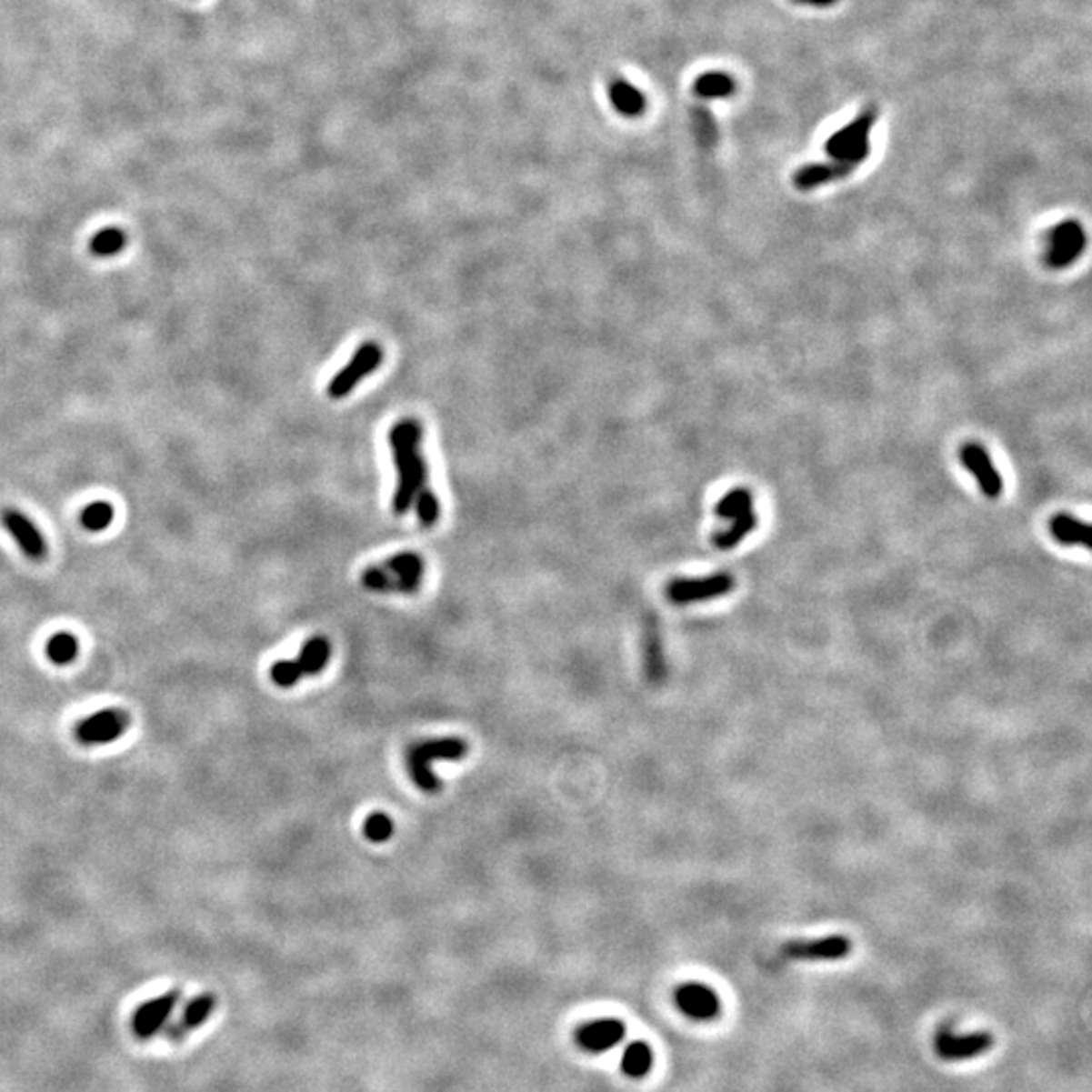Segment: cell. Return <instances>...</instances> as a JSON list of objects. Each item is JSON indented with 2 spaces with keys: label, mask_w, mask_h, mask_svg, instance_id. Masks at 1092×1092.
Returning <instances> with one entry per match:
<instances>
[{
  "label": "cell",
  "mask_w": 1092,
  "mask_h": 1092,
  "mask_svg": "<svg viewBox=\"0 0 1092 1092\" xmlns=\"http://www.w3.org/2000/svg\"><path fill=\"white\" fill-rule=\"evenodd\" d=\"M385 363V350L375 340H366L360 345L348 363L330 378L326 395L332 401H340L356 389V385L371 376L378 366Z\"/></svg>",
  "instance_id": "cell-6"
},
{
  "label": "cell",
  "mask_w": 1092,
  "mask_h": 1092,
  "mask_svg": "<svg viewBox=\"0 0 1092 1092\" xmlns=\"http://www.w3.org/2000/svg\"><path fill=\"white\" fill-rule=\"evenodd\" d=\"M694 130H696L700 144H704V146H710V144L716 140L715 122H712L708 112H702V110L694 112Z\"/></svg>",
  "instance_id": "cell-30"
},
{
  "label": "cell",
  "mask_w": 1092,
  "mask_h": 1092,
  "mask_svg": "<svg viewBox=\"0 0 1092 1092\" xmlns=\"http://www.w3.org/2000/svg\"><path fill=\"white\" fill-rule=\"evenodd\" d=\"M733 589V576L728 573H716L710 576H694V579H674L666 586V597L674 605H688L725 597Z\"/></svg>",
  "instance_id": "cell-7"
},
{
  "label": "cell",
  "mask_w": 1092,
  "mask_h": 1092,
  "mask_svg": "<svg viewBox=\"0 0 1092 1092\" xmlns=\"http://www.w3.org/2000/svg\"><path fill=\"white\" fill-rule=\"evenodd\" d=\"M128 726V712L122 708H104L79 722L75 726V738L81 745H107L117 741Z\"/></svg>",
  "instance_id": "cell-8"
},
{
  "label": "cell",
  "mask_w": 1092,
  "mask_h": 1092,
  "mask_svg": "<svg viewBox=\"0 0 1092 1092\" xmlns=\"http://www.w3.org/2000/svg\"><path fill=\"white\" fill-rule=\"evenodd\" d=\"M735 81L726 74L720 71H710V74L700 75L694 81V94L704 99H722L733 95Z\"/></svg>",
  "instance_id": "cell-23"
},
{
  "label": "cell",
  "mask_w": 1092,
  "mask_h": 1092,
  "mask_svg": "<svg viewBox=\"0 0 1092 1092\" xmlns=\"http://www.w3.org/2000/svg\"><path fill=\"white\" fill-rule=\"evenodd\" d=\"M796 3H799V5H809V6H819V8H824V6H832V5H836L837 0H796Z\"/></svg>",
  "instance_id": "cell-31"
},
{
  "label": "cell",
  "mask_w": 1092,
  "mask_h": 1092,
  "mask_svg": "<svg viewBox=\"0 0 1092 1092\" xmlns=\"http://www.w3.org/2000/svg\"><path fill=\"white\" fill-rule=\"evenodd\" d=\"M654 1067V1052L646 1042H631L621 1056V1072L627 1078H644Z\"/></svg>",
  "instance_id": "cell-21"
},
{
  "label": "cell",
  "mask_w": 1092,
  "mask_h": 1092,
  "mask_svg": "<svg viewBox=\"0 0 1092 1092\" xmlns=\"http://www.w3.org/2000/svg\"><path fill=\"white\" fill-rule=\"evenodd\" d=\"M1050 247L1046 254V265L1052 269H1064L1072 265L1087 249V235L1080 223L1064 221L1058 223L1048 235Z\"/></svg>",
  "instance_id": "cell-9"
},
{
  "label": "cell",
  "mask_w": 1092,
  "mask_h": 1092,
  "mask_svg": "<svg viewBox=\"0 0 1092 1092\" xmlns=\"http://www.w3.org/2000/svg\"><path fill=\"white\" fill-rule=\"evenodd\" d=\"M646 672L649 682L660 684L666 678V662L664 649L660 642L657 627H649L646 631Z\"/></svg>",
  "instance_id": "cell-24"
},
{
  "label": "cell",
  "mask_w": 1092,
  "mask_h": 1092,
  "mask_svg": "<svg viewBox=\"0 0 1092 1092\" xmlns=\"http://www.w3.org/2000/svg\"><path fill=\"white\" fill-rule=\"evenodd\" d=\"M626 1037V1024L617 1017H599L593 1022L583 1024L575 1034V1040L579 1048L591 1054H601L624 1040Z\"/></svg>",
  "instance_id": "cell-14"
},
{
  "label": "cell",
  "mask_w": 1092,
  "mask_h": 1092,
  "mask_svg": "<svg viewBox=\"0 0 1092 1092\" xmlns=\"http://www.w3.org/2000/svg\"><path fill=\"white\" fill-rule=\"evenodd\" d=\"M363 834L368 842L385 844L386 839H391V836L395 834V824L389 816L383 814V811H376V814H371L365 819Z\"/></svg>",
  "instance_id": "cell-29"
},
{
  "label": "cell",
  "mask_w": 1092,
  "mask_h": 1092,
  "mask_svg": "<svg viewBox=\"0 0 1092 1092\" xmlns=\"http://www.w3.org/2000/svg\"><path fill=\"white\" fill-rule=\"evenodd\" d=\"M426 575V561L417 553H399L381 565H371L360 573V585L373 593L413 595Z\"/></svg>",
  "instance_id": "cell-3"
},
{
  "label": "cell",
  "mask_w": 1092,
  "mask_h": 1092,
  "mask_svg": "<svg viewBox=\"0 0 1092 1092\" xmlns=\"http://www.w3.org/2000/svg\"><path fill=\"white\" fill-rule=\"evenodd\" d=\"M858 166H854L852 162L847 160H832V162H816V165H807L799 168L796 176H793V185H796L797 191H811V188H817L821 185L832 183V180H839L846 178L847 175H852L854 170Z\"/></svg>",
  "instance_id": "cell-17"
},
{
  "label": "cell",
  "mask_w": 1092,
  "mask_h": 1092,
  "mask_svg": "<svg viewBox=\"0 0 1092 1092\" xmlns=\"http://www.w3.org/2000/svg\"><path fill=\"white\" fill-rule=\"evenodd\" d=\"M215 1006H216V999L211 994H203V996L193 997L186 1004V1007L183 1009V1016H180L178 1024L173 1027V1030H168V1034L183 1036L186 1032L195 1030V1027L203 1026L215 1012Z\"/></svg>",
  "instance_id": "cell-19"
},
{
  "label": "cell",
  "mask_w": 1092,
  "mask_h": 1092,
  "mask_svg": "<svg viewBox=\"0 0 1092 1092\" xmlns=\"http://www.w3.org/2000/svg\"><path fill=\"white\" fill-rule=\"evenodd\" d=\"M756 525H759V516H756L755 510H748V512L741 514V516H736L733 520V525H730L726 530L718 532L712 543H715V546L718 550L735 548L743 543L746 535H751V532L756 528Z\"/></svg>",
  "instance_id": "cell-22"
},
{
  "label": "cell",
  "mask_w": 1092,
  "mask_h": 1092,
  "mask_svg": "<svg viewBox=\"0 0 1092 1092\" xmlns=\"http://www.w3.org/2000/svg\"><path fill=\"white\" fill-rule=\"evenodd\" d=\"M114 506L105 500H97L81 512V526L89 532H102L112 525Z\"/></svg>",
  "instance_id": "cell-28"
},
{
  "label": "cell",
  "mask_w": 1092,
  "mask_h": 1092,
  "mask_svg": "<svg viewBox=\"0 0 1092 1092\" xmlns=\"http://www.w3.org/2000/svg\"><path fill=\"white\" fill-rule=\"evenodd\" d=\"M748 510H753V494L745 488L728 492L725 498L716 504V516L722 520H735Z\"/></svg>",
  "instance_id": "cell-27"
},
{
  "label": "cell",
  "mask_w": 1092,
  "mask_h": 1092,
  "mask_svg": "<svg viewBox=\"0 0 1092 1092\" xmlns=\"http://www.w3.org/2000/svg\"><path fill=\"white\" fill-rule=\"evenodd\" d=\"M77 656L79 642L69 631H61V634H55L47 642V657L55 666H69L71 662L77 660Z\"/></svg>",
  "instance_id": "cell-26"
},
{
  "label": "cell",
  "mask_w": 1092,
  "mask_h": 1092,
  "mask_svg": "<svg viewBox=\"0 0 1092 1092\" xmlns=\"http://www.w3.org/2000/svg\"><path fill=\"white\" fill-rule=\"evenodd\" d=\"M676 1006H678L684 1016H688L696 1022H710L720 1014V999L708 986L690 981L682 983L674 994Z\"/></svg>",
  "instance_id": "cell-15"
},
{
  "label": "cell",
  "mask_w": 1092,
  "mask_h": 1092,
  "mask_svg": "<svg viewBox=\"0 0 1092 1092\" xmlns=\"http://www.w3.org/2000/svg\"><path fill=\"white\" fill-rule=\"evenodd\" d=\"M1050 532L1052 536L1058 540L1062 545H1080L1088 548L1090 546V528L1085 522L1070 516V514H1056V516L1050 520Z\"/></svg>",
  "instance_id": "cell-20"
},
{
  "label": "cell",
  "mask_w": 1092,
  "mask_h": 1092,
  "mask_svg": "<svg viewBox=\"0 0 1092 1092\" xmlns=\"http://www.w3.org/2000/svg\"><path fill=\"white\" fill-rule=\"evenodd\" d=\"M421 444L423 426L419 419L403 417L389 431V447L396 474L391 508L395 516H405L415 508L419 525L433 528L441 516V506L437 494L431 488V472Z\"/></svg>",
  "instance_id": "cell-1"
},
{
  "label": "cell",
  "mask_w": 1092,
  "mask_h": 1092,
  "mask_svg": "<svg viewBox=\"0 0 1092 1092\" xmlns=\"http://www.w3.org/2000/svg\"><path fill=\"white\" fill-rule=\"evenodd\" d=\"M332 646L324 636H316L304 644L294 660H279L272 666V680L279 688H292L304 676L320 674L328 666Z\"/></svg>",
  "instance_id": "cell-4"
},
{
  "label": "cell",
  "mask_w": 1092,
  "mask_h": 1092,
  "mask_svg": "<svg viewBox=\"0 0 1092 1092\" xmlns=\"http://www.w3.org/2000/svg\"><path fill=\"white\" fill-rule=\"evenodd\" d=\"M178 999H180V991L173 989L165 996H158L155 999L144 1001V1004L132 1016L134 1036L140 1037V1040H148V1037L156 1036L168 1022V1017L173 1016Z\"/></svg>",
  "instance_id": "cell-11"
},
{
  "label": "cell",
  "mask_w": 1092,
  "mask_h": 1092,
  "mask_svg": "<svg viewBox=\"0 0 1092 1092\" xmlns=\"http://www.w3.org/2000/svg\"><path fill=\"white\" fill-rule=\"evenodd\" d=\"M874 122H877V110L872 107L864 110L854 122L827 138L826 155L832 160H847L854 166H860L870 156V132Z\"/></svg>",
  "instance_id": "cell-5"
},
{
  "label": "cell",
  "mask_w": 1092,
  "mask_h": 1092,
  "mask_svg": "<svg viewBox=\"0 0 1092 1092\" xmlns=\"http://www.w3.org/2000/svg\"><path fill=\"white\" fill-rule=\"evenodd\" d=\"M469 753L467 741L459 736H441V738H426V741L413 743L407 753H405V765L411 781L417 787L427 793V796H437L441 791V781L433 773L431 765L436 761H462Z\"/></svg>",
  "instance_id": "cell-2"
},
{
  "label": "cell",
  "mask_w": 1092,
  "mask_h": 1092,
  "mask_svg": "<svg viewBox=\"0 0 1092 1092\" xmlns=\"http://www.w3.org/2000/svg\"><path fill=\"white\" fill-rule=\"evenodd\" d=\"M125 243H128V235H125L124 229L105 227L97 231L94 239L89 241V251H92L95 257H112L125 249Z\"/></svg>",
  "instance_id": "cell-25"
},
{
  "label": "cell",
  "mask_w": 1092,
  "mask_h": 1092,
  "mask_svg": "<svg viewBox=\"0 0 1092 1092\" xmlns=\"http://www.w3.org/2000/svg\"><path fill=\"white\" fill-rule=\"evenodd\" d=\"M609 102L616 107V112L626 117H639L647 107L644 92H639L636 85H631L624 77H613L609 81Z\"/></svg>",
  "instance_id": "cell-18"
},
{
  "label": "cell",
  "mask_w": 1092,
  "mask_h": 1092,
  "mask_svg": "<svg viewBox=\"0 0 1092 1092\" xmlns=\"http://www.w3.org/2000/svg\"><path fill=\"white\" fill-rule=\"evenodd\" d=\"M0 522H3L8 535L15 538V543L21 546L26 558H31V561H43V558L47 556V540H45L41 530L35 526L23 512L6 508L0 512Z\"/></svg>",
  "instance_id": "cell-13"
},
{
  "label": "cell",
  "mask_w": 1092,
  "mask_h": 1092,
  "mask_svg": "<svg viewBox=\"0 0 1092 1092\" xmlns=\"http://www.w3.org/2000/svg\"><path fill=\"white\" fill-rule=\"evenodd\" d=\"M959 454L965 467H967L973 477L977 480L981 492L991 500L999 498L1001 492H1004V480H1001L994 462H991L987 449L979 444H965Z\"/></svg>",
  "instance_id": "cell-16"
},
{
  "label": "cell",
  "mask_w": 1092,
  "mask_h": 1092,
  "mask_svg": "<svg viewBox=\"0 0 1092 1092\" xmlns=\"http://www.w3.org/2000/svg\"><path fill=\"white\" fill-rule=\"evenodd\" d=\"M994 1046V1036L987 1032H973V1034H953L949 1027H943L935 1037V1048L938 1058L947 1062H963L977 1058L986 1054Z\"/></svg>",
  "instance_id": "cell-10"
},
{
  "label": "cell",
  "mask_w": 1092,
  "mask_h": 1092,
  "mask_svg": "<svg viewBox=\"0 0 1092 1092\" xmlns=\"http://www.w3.org/2000/svg\"><path fill=\"white\" fill-rule=\"evenodd\" d=\"M852 951V941L844 935H832L817 941H791L783 947V957L791 961H839Z\"/></svg>",
  "instance_id": "cell-12"
}]
</instances>
